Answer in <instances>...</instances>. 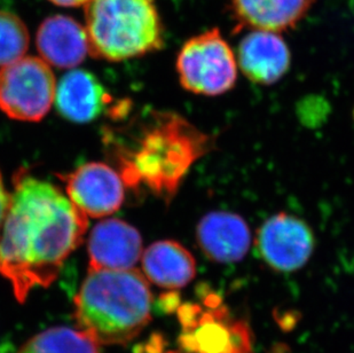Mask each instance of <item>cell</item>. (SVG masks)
Instances as JSON below:
<instances>
[{"mask_svg":"<svg viewBox=\"0 0 354 353\" xmlns=\"http://www.w3.org/2000/svg\"><path fill=\"white\" fill-rule=\"evenodd\" d=\"M87 226V217L59 188L17 172L0 232V274L20 303L57 280Z\"/></svg>","mask_w":354,"mask_h":353,"instance_id":"cell-1","label":"cell"},{"mask_svg":"<svg viewBox=\"0 0 354 353\" xmlns=\"http://www.w3.org/2000/svg\"><path fill=\"white\" fill-rule=\"evenodd\" d=\"M136 145L116 150L127 186L146 187L171 200L195 161L210 150V138L177 114L154 113Z\"/></svg>","mask_w":354,"mask_h":353,"instance_id":"cell-2","label":"cell"},{"mask_svg":"<svg viewBox=\"0 0 354 353\" xmlns=\"http://www.w3.org/2000/svg\"><path fill=\"white\" fill-rule=\"evenodd\" d=\"M153 293L140 271L88 270L74 300L77 329L97 345H127L151 320Z\"/></svg>","mask_w":354,"mask_h":353,"instance_id":"cell-3","label":"cell"},{"mask_svg":"<svg viewBox=\"0 0 354 353\" xmlns=\"http://www.w3.org/2000/svg\"><path fill=\"white\" fill-rule=\"evenodd\" d=\"M85 30L92 57L111 62L144 57L164 45L154 0H88Z\"/></svg>","mask_w":354,"mask_h":353,"instance_id":"cell-4","label":"cell"},{"mask_svg":"<svg viewBox=\"0 0 354 353\" xmlns=\"http://www.w3.org/2000/svg\"><path fill=\"white\" fill-rule=\"evenodd\" d=\"M181 87L207 97L226 93L237 80V61L218 28L192 37L177 57Z\"/></svg>","mask_w":354,"mask_h":353,"instance_id":"cell-5","label":"cell"},{"mask_svg":"<svg viewBox=\"0 0 354 353\" xmlns=\"http://www.w3.org/2000/svg\"><path fill=\"white\" fill-rule=\"evenodd\" d=\"M53 71L43 59L22 57L0 69V110L12 120L39 122L55 99Z\"/></svg>","mask_w":354,"mask_h":353,"instance_id":"cell-6","label":"cell"},{"mask_svg":"<svg viewBox=\"0 0 354 353\" xmlns=\"http://www.w3.org/2000/svg\"><path fill=\"white\" fill-rule=\"evenodd\" d=\"M257 249L272 269L292 272L308 263L315 249V237L303 220L277 213L266 220L258 232Z\"/></svg>","mask_w":354,"mask_h":353,"instance_id":"cell-7","label":"cell"},{"mask_svg":"<svg viewBox=\"0 0 354 353\" xmlns=\"http://www.w3.org/2000/svg\"><path fill=\"white\" fill-rule=\"evenodd\" d=\"M68 199L86 217L102 218L122 207L125 183L120 172L107 164L86 163L61 176Z\"/></svg>","mask_w":354,"mask_h":353,"instance_id":"cell-8","label":"cell"},{"mask_svg":"<svg viewBox=\"0 0 354 353\" xmlns=\"http://www.w3.org/2000/svg\"><path fill=\"white\" fill-rule=\"evenodd\" d=\"M141 256L140 233L123 220H104L91 232L88 270H131Z\"/></svg>","mask_w":354,"mask_h":353,"instance_id":"cell-9","label":"cell"},{"mask_svg":"<svg viewBox=\"0 0 354 353\" xmlns=\"http://www.w3.org/2000/svg\"><path fill=\"white\" fill-rule=\"evenodd\" d=\"M290 51L280 34L252 30L237 47V66L247 78L261 85H272L290 67Z\"/></svg>","mask_w":354,"mask_h":353,"instance_id":"cell-10","label":"cell"},{"mask_svg":"<svg viewBox=\"0 0 354 353\" xmlns=\"http://www.w3.org/2000/svg\"><path fill=\"white\" fill-rule=\"evenodd\" d=\"M196 237L204 255L217 263L243 260L251 244L247 221L239 215L224 211L205 215L197 225Z\"/></svg>","mask_w":354,"mask_h":353,"instance_id":"cell-11","label":"cell"},{"mask_svg":"<svg viewBox=\"0 0 354 353\" xmlns=\"http://www.w3.org/2000/svg\"><path fill=\"white\" fill-rule=\"evenodd\" d=\"M201 312V311H200ZM225 309L197 316L185 326L181 345L194 353H249V332L243 323L228 325Z\"/></svg>","mask_w":354,"mask_h":353,"instance_id":"cell-12","label":"cell"},{"mask_svg":"<svg viewBox=\"0 0 354 353\" xmlns=\"http://www.w3.org/2000/svg\"><path fill=\"white\" fill-rule=\"evenodd\" d=\"M36 44L41 59L57 68L77 67L88 53L85 27L66 15L44 21L38 28Z\"/></svg>","mask_w":354,"mask_h":353,"instance_id":"cell-13","label":"cell"},{"mask_svg":"<svg viewBox=\"0 0 354 353\" xmlns=\"http://www.w3.org/2000/svg\"><path fill=\"white\" fill-rule=\"evenodd\" d=\"M315 3V0H230V10L239 28L281 34L294 29Z\"/></svg>","mask_w":354,"mask_h":353,"instance_id":"cell-14","label":"cell"},{"mask_svg":"<svg viewBox=\"0 0 354 353\" xmlns=\"http://www.w3.org/2000/svg\"><path fill=\"white\" fill-rule=\"evenodd\" d=\"M109 100V94L97 77L85 71L66 73L55 91L57 110L76 123L95 120Z\"/></svg>","mask_w":354,"mask_h":353,"instance_id":"cell-15","label":"cell"},{"mask_svg":"<svg viewBox=\"0 0 354 353\" xmlns=\"http://www.w3.org/2000/svg\"><path fill=\"white\" fill-rule=\"evenodd\" d=\"M141 262L146 279L165 289L184 288L196 275L194 257L176 241L151 244L142 253Z\"/></svg>","mask_w":354,"mask_h":353,"instance_id":"cell-16","label":"cell"},{"mask_svg":"<svg viewBox=\"0 0 354 353\" xmlns=\"http://www.w3.org/2000/svg\"><path fill=\"white\" fill-rule=\"evenodd\" d=\"M17 353H101L100 345L80 329L53 327L31 337Z\"/></svg>","mask_w":354,"mask_h":353,"instance_id":"cell-17","label":"cell"},{"mask_svg":"<svg viewBox=\"0 0 354 353\" xmlns=\"http://www.w3.org/2000/svg\"><path fill=\"white\" fill-rule=\"evenodd\" d=\"M30 35L15 14L0 10V67L19 60L27 52Z\"/></svg>","mask_w":354,"mask_h":353,"instance_id":"cell-18","label":"cell"},{"mask_svg":"<svg viewBox=\"0 0 354 353\" xmlns=\"http://www.w3.org/2000/svg\"><path fill=\"white\" fill-rule=\"evenodd\" d=\"M8 202H10V194L7 193L6 190H5L3 176L0 174V232H1L3 220H5V216H6Z\"/></svg>","mask_w":354,"mask_h":353,"instance_id":"cell-19","label":"cell"},{"mask_svg":"<svg viewBox=\"0 0 354 353\" xmlns=\"http://www.w3.org/2000/svg\"><path fill=\"white\" fill-rule=\"evenodd\" d=\"M50 1L55 3L57 6L78 7L86 5L88 0H50Z\"/></svg>","mask_w":354,"mask_h":353,"instance_id":"cell-20","label":"cell"}]
</instances>
